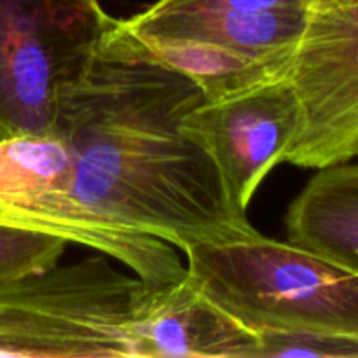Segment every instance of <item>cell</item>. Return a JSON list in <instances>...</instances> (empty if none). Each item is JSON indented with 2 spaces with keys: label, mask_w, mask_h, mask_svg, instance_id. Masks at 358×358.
Masks as SVG:
<instances>
[{
  "label": "cell",
  "mask_w": 358,
  "mask_h": 358,
  "mask_svg": "<svg viewBox=\"0 0 358 358\" xmlns=\"http://www.w3.org/2000/svg\"><path fill=\"white\" fill-rule=\"evenodd\" d=\"M203 101L187 76L114 20L59 96L52 133L72 154L66 184L0 205V224L91 248L150 289L178 283L187 275L178 250L257 231L182 126Z\"/></svg>",
  "instance_id": "cell-1"
},
{
  "label": "cell",
  "mask_w": 358,
  "mask_h": 358,
  "mask_svg": "<svg viewBox=\"0 0 358 358\" xmlns=\"http://www.w3.org/2000/svg\"><path fill=\"white\" fill-rule=\"evenodd\" d=\"M182 254L194 285L257 334L358 341V273L259 231L196 243Z\"/></svg>",
  "instance_id": "cell-2"
},
{
  "label": "cell",
  "mask_w": 358,
  "mask_h": 358,
  "mask_svg": "<svg viewBox=\"0 0 358 358\" xmlns=\"http://www.w3.org/2000/svg\"><path fill=\"white\" fill-rule=\"evenodd\" d=\"M149 289L103 254L0 283V357L140 358Z\"/></svg>",
  "instance_id": "cell-3"
},
{
  "label": "cell",
  "mask_w": 358,
  "mask_h": 358,
  "mask_svg": "<svg viewBox=\"0 0 358 358\" xmlns=\"http://www.w3.org/2000/svg\"><path fill=\"white\" fill-rule=\"evenodd\" d=\"M112 21L98 0H0V138L52 133Z\"/></svg>",
  "instance_id": "cell-4"
},
{
  "label": "cell",
  "mask_w": 358,
  "mask_h": 358,
  "mask_svg": "<svg viewBox=\"0 0 358 358\" xmlns=\"http://www.w3.org/2000/svg\"><path fill=\"white\" fill-rule=\"evenodd\" d=\"M287 79L301 131L283 163L320 170L358 156V0H311Z\"/></svg>",
  "instance_id": "cell-5"
},
{
  "label": "cell",
  "mask_w": 358,
  "mask_h": 358,
  "mask_svg": "<svg viewBox=\"0 0 358 358\" xmlns=\"http://www.w3.org/2000/svg\"><path fill=\"white\" fill-rule=\"evenodd\" d=\"M182 126L212 156L233 203L247 213L261 182L299 135L301 103L283 77L226 100L203 101Z\"/></svg>",
  "instance_id": "cell-6"
},
{
  "label": "cell",
  "mask_w": 358,
  "mask_h": 358,
  "mask_svg": "<svg viewBox=\"0 0 358 358\" xmlns=\"http://www.w3.org/2000/svg\"><path fill=\"white\" fill-rule=\"evenodd\" d=\"M311 0H157L124 20L140 38H184L259 59L292 58Z\"/></svg>",
  "instance_id": "cell-7"
},
{
  "label": "cell",
  "mask_w": 358,
  "mask_h": 358,
  "mask_svg": "<svg viewBox=\"0 0 358 358\" xmlns=\"http://www.w3.org/2000/svg\"><path fill=\"white\" fill-rule=\"evenodd\" d=\"M140 358H259L261 338L208 299L189 275L149 289L136 320Z\"/></svg>",
  "instance_id": "cell-8"
},
{
  "label": "cell",
  "mask_w": 358,
  "mask_h": 358,
  "mask_svg": "<svg viewBox=\"0 0 358 358\" xmlns=\"http://www.w3.org/2000/svg\"><path fill=\"white\" fill-rule=\"evenodd\" d=\"M289 243L358 273V163L318 170L290 205Z\"/></svg>",
  "instance_id": "cell-9"
},
{
  "label": "cell",
  "mask_w": 358,
  "mask_h": 358,
  "mask_svg": "<svg viewBox=\"0 0 358 358\" xmlns=\"http://www.w3.org/2000/svg\"><path fill=\"white\" fill-rule=\"evenodd\" d=\"M140 41L159 62L187 76L206 101L226 100L269 80L283 79L292 59H259L233 49L184 38Z\"/></svg>",
  "instance_id": "cell-10"
},
{
  "label": "cell",
  "mask_w": 358,
  "mask_h": 358,
  "mask_svg": "<svg viewBox=\"0 0 358 358\" xmlns=\"http://www.w3.org/2000/svg\"><path fill=\"white\" fill-rule=\"evenodd\" d=\"M70 170L72 154L55 133L0 138V205L58 191Z\"/></svg>",
  "instance_id": "cell-11"
},
{
  "label": "cell",
  "mask_w": 358,
  "mask_h": 358,
  "mask_svg": "<svg viewBox=\"0 0 358 358\" xmlns=\"http://www.w3.org/2000/svg\"><path fill=\"white\" fill-rule=\"evenodd\" d=\"M66 245L69 241L55 234L0 224V283L52 268Z\"/></svg>",
  "instance_id": "cell-12"
},
{
  "label": "cell",
  "mask_w": 358,
  "mask_h": 358,
  "mask_svg": "<svg viewBox=\"0 0 358 358\" xmlns=\"http://www.w3.org/2000/svg\"><path fill=\"white\" fill-rule=\"evenodd\" d=\"M259 358L311 357V358H358V341L320 334L294 332H262Z\"/></svg>",
  "instance_id": "cell-13"
}]
</instances>
